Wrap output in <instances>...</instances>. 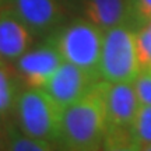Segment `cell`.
<instances>
[{"label": "cell", "mask_w": 151, "mask_h": 151, "mask_svg": "<svg viewBox=\"0 0 151 151\" xmlns=\"http://www.w3.org/2000/svg\"><path fill=\"white\" fill-rule=\"evenodd\" d=\"M7 151H55L53 144L37 140L22 133L11 118L3 120Z\"/></svg>", "instance_id": "8fae6325"}, {"label": "cell", "mask_w": 151, "mask_h": 151, "mask_svg": "<svg viewBox=\"0 0 151 151\" xmlns=\"http://www.w3.org/2000/svg\"><path fill=\"white\" fill-rule=\"evenodd\" d=\"M143 146L136 139L132 127L108 124L99 151H141Z\"/></svg>", "instance_id": "4fadbf2b"}, {"label": "cell", "mask_w": 151, "mask_h": 151, "mask_svg": "<svg viewBox=\"0 0 151 151\" xmlns=\"http://www.w3.org/2000/svg\"><path fill=\"white\" fill-rule=\"evenodd\" d=\"M141 151H151V143H150V144H146V146H143Z\"/></svg>", "instance_id": "d6986e66"}, {"label": "cell", "mask_w": 151, "mask_h": 151, "mask_svg": "<svg viewBox=\"0 0 151 151\" xmlns=\"http://www.w3.org/2000/svg\"><path fill=\"white\" fill-rule=\"evenodd\" d=\"M104 102L108 124L122 127H132L141 105L133 83L104 81Z\"/></svg>", "instance_id": "30bf717a"}, {"label": "cell", "mask_w": 151, "mask_h": 151, "mask_svg": "<svg viewBox=\"0 0 151 151\" xmlns=\"http://www.w3.org/2000/svg\"><path fill=\"white\" fill-rule=\"evenodd\" d=\"M37 38H48L70 16L73 0H4Z\"/></svg>", "instance_id": "5b68a950"}, {"label": "cell", "mask_w": 151, "mask_h": 151, "mask_svg": "<svg viewBox=\"0 0 151 151\" xmlns=\"http://www.w3.org/2000/svg\"><path fill=\"white\" fill-rule=\"evenodd\" d=\"M140 71L134 28L119 25L106 29L99 65L101 78L108 83H133Z\"/></svg>", "instance_id": "277c9868"}, {"label": "cell", "mask_w": 151, "mask_h": 151, "mask_svg": "<svg viewBox=\"0 0 151 151\" xmlns=\"http://www.w3.org/2000/svg\"><path fill=\"white\" fill-rule=\"evenodd\" d=\"M73 9L104 31L119 25L139 29L133 0H73Z\"/></svg>", "instance_id": "ba28073f"}, {"label": "cell", "mask_w": 151, "mask_h": 151, "mask_svg": "<svg viewBox=\"0 0 151 151\" xmlns=\"http://www.w3.org/2000/svg\"><path fill=\"white\" fill-rule=\"evenodd\" d=\"M106 127L101 80L81 99L62 108L58 146L62 151H99Z\"/></svg>", "instance_id": "6da1fadb"}, {"label": "cell", "mask_w": 151, "mask_h": 151, "mask_svg": "<svg viewBox=\"0 0 151 151\" xmlns=\"http://www.w3.org/2000/svg\"><path fill=\"white\" fill-rule=\"evenodd\" d=\"M35 38L27 24L10 7L0 9V62L3 65H14L31 49Z\"/></svg>", "instance_id": "9c48e42d"}, {"label": "cell", "mask_w": 151, "mask_h": 151, "mask_svg": "<svg viewBox=\"0 0 151 151\" xmlns=\"http://www.w3.org/2000/svg\"><path fill=\"white\" fill-rule=\"evenodd\" d=\"M137 28H141L151 20V0H133Z\"/></svg>", "instance_id": "e0dca14e"}, {"label": "cell", "mask_w": 151, "mask_h": 151, "mask_svg": "<svg viewBox=\"0 0 151 151\" xmlns=\"http://www.w3.org/2000/svg\"><path fill=\"white\" fill-rule=\"evenodd\" d=\"M132 130L141 146L151 143V105H140L132 124Z\"/></svg>", "instance_id": "5bb4252c"}, {"label": "cell", "mask_w": 151, "mask_h": 151, "mask_svg": "<svg viewBox=\"0 0 151 151\" xmlns=\"http://www.w3.org/2000/svg\"><path fill=\"white\" fill-rule=\"evenodd\" d=\"M139 101L143 105H151V67L141 69L139 76L133 81Z\"/></svg>", "instance_id": "2e32d148"}, {"label": "cell", "mask_w": 151, "mask_h": 151, "mask_svg": "<svg viewBox=\"0 0 151 151\" xmlns=\"http://www.w3.org/2000/svg\"><path fill=\"white\" fill-rule=\"evenodd\" d=\"M21 83L18 74H13L9 66L0 65V120L11 115L16 98L21 91Z\"/></svg>", "instance_id": "7c38bea8"}, {"label": "cell", "mask_w": 151, "mask_h": 151, "mask_svg": "<svg viewBox=\"0 0 151 151\" xmlns=\"http://www.w3.org/2000/svg\"><path fill=\"white\" fill-rule=\"evenodd\" d=\"M0 65H3V63H1V62H0Z\"/></svg>", "instance_id": "ffe728a7"}, {"label": "cell", "mask_w": 151, "mask_h": 151, "mask_svg": "<svg viewBox=\"0 0 151 151\" xmlns=\"http://www.w3.org/2000/svg\"><path fill=\"white\" fill-rule=\"evenodd\" d=\"M63 56L49 38L31 48L16 63V71L27 87L42 88L63 63Z\"/></svg>", "instance_id": "8992f818"}, {"label": "cell", "mask_w": 151, "mask_h": 151, "mask_svg": "<svg viewBox=\"0 0 151 151\" xmlns=\"http://www.w3.org/2000/svg\"><path fill=\"white\" fill-rule=\"evenodd\" d=\"M104 34V29L80 16L69 18L48 38L58 46L65 62L101 78Z\"/></svg>", "instance_id": "7a4b0ae2"}, {"label": "cell", "mask_w": 151, "mask_h": 151, "mask_svg": "<svg viewBox=\"0 0 151 151\" xmlns=\"http://www.w3.org/2000/svg\"><path fill=\"white\" fill-rule=\"evenodd\" d=\"M136 45L141 69L151 67V20L136 31Z\"/></svg>", "instance_id": "9a60e30c"}, {"label": "cell", "mask_w": 151, "mask_h": 151, "mask_svg": "<svg viewBox=\"0 0 151 151\" xmlns=\"http://www.w3.org/2000/svg\"><path fill=\"white\" fill-rule=\"evenodd\" d=\"M0 151H7V143H6L4 127H3V120H0Z\"/></svg>", "instance_id": "ac0fdd59"}, {"label": "cell", "mask_w": 151, "mask_h": 151, "mask_svg": "<svg viewBox=\"0 0 151 151\" xmlns=\"http://www.w3.org/2000/svg\"><path fill=\"white\" fill-rule=\"evenodd\" d=\"M98 81H101V78L69 62H63L42 88L59 106L65 108L87 95Z\"/></svg>", "instance_id": "52a82bcc"}, {"label": "cell", "mask_w": 151, "mask_h": 151, "mask_svg": "<svg viewBox=\"0 0 151 151\" xmlns=\"http://www.w3.org/2000/svg\"><path fill=\"white\" fill-rule=\"evenodd\" d=\"M62 106L41 87L21 88L14 102L11 119L27 136L59 144Z\"/></svg>", "instance_id": "3957f363"}, {"label": "cell", "mask_w": 151, "mask_h": 151, "mask_svg": "<svg viewBox=\"0 0 151 151\" xmlns=\"http://www.w3.org/2000/svg\"><path fill=\"white\" fill-rule=\"evenodd\" d=\"M0 3H1V0H0Z\"/></svg>", "instance_id": "44dd1931"}]
</instances>
